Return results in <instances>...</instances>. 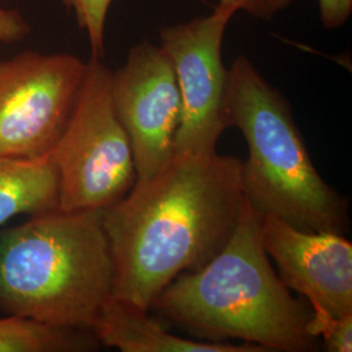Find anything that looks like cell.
I'll return each mask as SVG.
<instances>
[{
  "mask_svg": "<svg viewBox=\"0 0 352 352\" xmlns=\"http://www.w3.org/2000/svg\"><path fill=\"white\" fill-rule=\"evenodd\" d=\"M315 334L329 352L352 351V315L331 318L316 327Z\"/></svg>",
  "mask_w": 352,
  "mask_h": 352,
  "instance_id": "cell-14",
  "label": "cell"
},
{
  "mask_svg": "<svg viewBox=\"0 0 352 352\" xmlns=\"http://www.w3.org/2000/svg\"><path fill=\"white\" fill-rule=\"evenodd\" d=\"M100 347L88 329L54 327L20 316L0 318V352H89Z\"/></svg>",
  "mask_w": 352,
  "mask_h": 352,
  "instance_id": "cell-12",
  "label": "cell"
},
{
  "mask_svg": "<svg viewBox=\"0 0 352 352\" xmlns=\"http://www.w3.org/2000/svg\"><path fill=\"white\" fill-rule=\"evenodd\" d=\"M72 10L76 21L88 34L91 56L101 59L104 55V30L107 13L113 0H62Z\"/></svg>",
  "mask_w": 352,
  "mask_h": 352,
  "instance_id": "cell-13",
  "label": "cell"
},
{
  "mask_svg": "<svg viewBox=\"0 0 352 352\" xmlns=\"http://www.w3.org/2000/svg\"><path fill=\"white\" fill-rule=\"evenodd\" d=\"M59 209V175L50 155L36 160L0 158V226L20 214Z\"/></svg>",
  "mask_w": 352,
  "mask_h": 352,
  "instance_id": "cell-11",
  "label": "cell"
},
{
  "mask_svg": "<svg viewBox=\"0 0 352 352\" xmlns=\"http://www.w3.org/2000/svg\"><path fill=\"white\" fill-rule=\"evenodd\" d=\"M241 161L175 153L102 212L113 260V296L149 311L177 276L208 264L231 239L245 206Z\"/></svg>",
  "mask_w": 352,
  "mask_h": 352,
  "instance_id": "cell-1",
  "label": "cell"
},
{
  "mask_svg": "<svg viewBox=\"0 0 352 352\" xmlns=\"http://www.w3.org/2000/svg\"><path fill=\"white\" fill-rule=\"evenodd\" d=\"M88 63L26 51L0 62V158L45 157L60 139Z\"/></svg>",
  "mask_w": 352,
  "mask_h": 352,
  "instance_id": "cell-6",
  "label": "cell"
},
{
  "mask_svg": "<svg viewBox=\"0 0 352 352\" xmlns=\"http://www.w3.org/2000/svg\"><path fill=\"white\" fill-rule=\"evenodd\" d=\"M294 0H221L219 7L234 12H247L253 17L269 21L286 10Z\"/></svg>",
  "mask_w": 352,
  "mask_h": 352,
  "instance_id": "cell-15",
  "label": "cell"
},
{
  "mask_svg": "<svg viewBox=\"0 0 352 352\" xmlns=\"http://www.w3.org/2000/svg\"><path fill=\"white\" fill-rule=\"evenodd\" d=\"M261 215L245 202L231 239L195 272L183 273L151 302L195 340H243L266 351H318L314 311L291 295L261 240Z\"/></svg>",
  "mask_w": 352,
  "mask_h": 352,
  "instance_id": "cell-2",
  "label": "cell"
},
{
  "mask_svg": "<svg viewBox=\"0 0 352 352\" xmlns=\"http://www.w3.org/2000/svg\"><path fill=\"white\" fill-rule=\"evenodd\" d=\"M30 28L24 17L14 11L0 6V43H13L29 34Z\"/></svg>",
  "mask_w": 352,
  "mask_h": 352,
  "instance_id": "cell-16",
  "label": "cell"
},
{
  "mask_svg": "<svg viewBox=\"0 0 352 352\" xmlns=\"http://www.w3.org/2000/svg\"><path fill=\"white\" fill-rule=\"evenodd\" d=\"M265 251L278 277L309 302L311 322L352 315V244L344 235L311 232L274 215H261Z\"/></svg>",
  "mask_w": 352,
  "mask_h": 352,
  "instance_id": "cell-9",
  "label": "cell"
},
{
  "mask_svg": "<svg viewBox=\"0 0 352 352\" xmlns=\"http://www.w3.org/2000/svg\"><path fill=\"white\" fill-rule=\"evenodd\" d=\"M148 312L111 296L104 302L91 331L101 346L122 352H267L250 343L177 337L151 320Z\"/></svg>",
  "mask_w": 352,
  "mask_h": 352,
  "instance_id": "cell-10",
  "label": "cell"
},
{
  "mask_svg": "<svg viewBox=\"0 0 352 352\" xmlns=\"http://www.w3.org/2000/svg\"><path fill=\"white\" fill-rule=\"evenodd\" d=\"M102 212L58 209L0 230V311L91 330L113 296Z\"/></svg>",
  "mask_w": 352,
  "mask_h": 352,
  "instance_id": "cell-3",
  "label": "cell"
},
{
  "mask_svg": "<svg viewBox=\"0 0 352 352\" xmlns=\"http://www.w3.org/2000/svg\"><path fill=\"white\" fill-rule=\"evenodd\" d=\"M234 14L218 6L209 16L164 26L160 32L161 47L173 63L182 97L175 153H214L228 128L223 110L227 68L222 43Z\"/></svg>",
  "mask_w": 352,
  "mask_h": 352,
  "instance_id": "cell-7",
  "label": "cell"
},
{
  "mask_svg": "<svg viewBox=\"0 0 352 352\" xmlns=\"http://www.w3.org/2000/svg\"><path fill=\"white\" fill-rule=\"evenodd\" d=\"M223 110L248 145L241 182L252 208L302 231L344 235L349 204L318 174L287 100L245 55L227 69Z\"/></svg>",
  "mask_w": 352,
  "mask_h": 352,
  "instance_id": "cell-4",
  "label": "cell"
},
{
  "mask_svg": "<svg viewBox=\"0 0 352 352\" xmlns=\"http://www.w3.org/2000/svg\"><path fill=\"white\" fill-rule=\"evenodd\" d=\"M322 25L338 29L344 25L352 13V0H318Z\"/></svg>",
  "mask_w": 352,
  "mask_h": 352,
  "instance_id": "cell-17",
  "label": "cell"
},
{
  "mask_svg": "<svg viewBox=\"0 0 352 352\" xmlns=\"http://www.w3.org/2000/svg\"><path fill=\"white\" fill-rule=\"evenodd\" d=\"M111 82L113 72L91 56L69 120L49 153L59 175V210H104L123 200L136 182Z\"/></svg>",
  "mask_w": 352,
  "mask_h": 352,
  "instance_id": "cell-5",
  "label": "cell"
},
{
  "mask_svg": "<svg viewBox=\"0 0 352 352\" xmlns=\"http://www.w3.org/2000/svg\"><path fill=\"white\" fill-rule=\"evenodd\" d=\"M113 109L133 153L136 182L157 174L175 154L182 97L175 71L161 46L135 45L113 74Z\"/></svg>",
  "mask_w": 352,
  "mask_h": 352,
  "instance_id": "cell-8",
  "label": "cell"
}]
</instances>
